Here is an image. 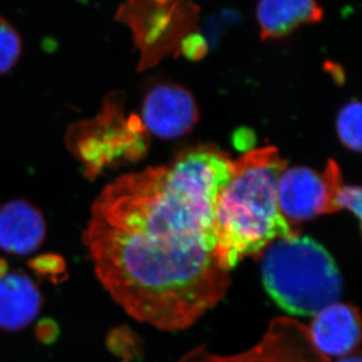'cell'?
I'll list each match as a JSON object with an SVG mask.
<instances>
[{"instance_id":"cell-1","label":"cell","mask_w":362,"mask_h":362,"mask_svg":"<svg viewBox=\"0 0 362 362\" xmlns=\"http://www.w3.org/2000/svg\"><path fill=\"white\" fill-rule=\"evenodd\" d=\"M229 177L224 155L197 149L117 178L93 203L82 242L100 284L136 322L183 331L226 297L231 276L214 255L212 226Z\"/></svg>"},{"instance_id":"cell-2","label":"cell","mask_w":362,"mask_h":362,"mask_svg":"<svg viewBox=\"0 0 362 362\" xmlns=\"http://www.w3.org/2000/svg\"><path fill=\"white\" fill-rule=\"evenodd\" d=\"M284 169L274 148L252 149L233 162L231 177L214 208V255L224 270L230 272L274 240L299 236L278 208L277 182Z\"/></svg>"},{"instance_id":"cell-3","label":"cell","mask_w":362,"mask_h":362,"mask_svg":"<svg viewBox=\"0 0 362 362\" xmlns=\"http://www.w3.org/2000/svg\"><path fill=\"white\" fill-rule=\"evenodd\" d=\"M260 270L267 293L290 315H315L342 293L334 259L310 237L271 243L263 251Z\"/></svg>"},{"instance_id":"cell-4","label":"cell","mask_w":362,"mask_h":362,"mask_svg":"<svg viewBox=\"0 0 362 362\" xmlns=\"http://www.w3.org/2000/svg\"><path fill=\"white\" fill-rule=\"evenodd\" d=\"M144 127L139 119L124 121L119 101L110 99L96 119L73 123L66 134L69 151L85 167L86 177L94 180L103 169L144 153Z\"/></svg>"},{"instance_id":"cell-5","label":"cell","mask_w":362,"mask_h":362,"mask_svg":"<svg viewBox=\"0 0 362 362\" xmlns=\"http://www.w3.org/2000/svg\"><path fill=\"white\" fill-rule=\"evenodd\" d=\"M340 185L341 174L333 161L328 162L324 174L306 167L284 169L277 182L279 211L291 226L328 214L332 196Z\"/></svg>"},{"instance_id":"cell-6","label":"cell","mask_w":362,"mask_h":362,"mask_svg":"<svg viewBox=\"0 0 362 362\" xmlns=\"http://www.w3.org/2000/svg\"><path fill=\"white\" fill-rule=\"evenodd\" d=\"M199 119L195 99L188 89L162 83L148 93L142 106V124L163 140H175L192 129Z\"/></svg>"},{"instance_id":"cell-7","label":"cell","mask_w":362,"mask_h":362,"mask_svg":"<svg viewBox=\"0 0 362 362\" xmlns=\"http://www.w3.org/2000/svg\"><path fill=\"white\" fill-rule=\"evenodd\" d=\"M308 334L322 356H349L361 338L359 312L351 305H329L315 315Z\"/></svg>"},{"instance_id":"cell-8","label":"cell","mask_w":362,"mask_h":362,"mask_svg":"<svg viewBox=\"0 0 362 362\" xmlns=\"http://www.w3.org/2000/svg\"><path fill=\"white\" fill-rule=\"evenodd\" d=\"M47 226L40 209L13 199L0 206V249L14 256H28L40 249Z\"/></svg>"},{"instance_id":"cell-9","label":"cell","mask_w":362,"mask_h":362,"mask_svg":"<svg viewBox=\"0 0 362 362\" xmlns=\"http://www.w3.org/2000/svg\"><path fill=\"white\" fill-rule=\"evenodd\" d=\"M42 305L38 285L28 274L14 271L0 279V329H24L38 317Z\"/></svg>"},{"instance_id":"cell-10","label":"cell","mask_w":362,"mask_h":362,"mask_svg":"<svg viewBox=\"0 0 362 362\" xmlns=\"http://www.w3.org/2000/svg\"><path fill=\"white\" fill-rule=\"evenodd\" d=\"M322 8L317 0H259L257 21L263 39L281 38L301 25L317 23Z\"/></svg>"},{"instance_id":"cell-11","label":"cell","mask_w":362,"mask_h":362,"mask_svg":"<svg viewBox=\"0 0 362 362\" xmlns=\"http://www.w3.org/2000/svg\"><path fill=\"white\" fill-rule=\"evenodd\" d=\"M337 132L342 144L351 151H361V103L351 101L339 113Z\"/></svg>"},{"instance_id":"cell-12","label":"cell","mask_w":362,"mask_h":362,"mask_svg":"<svg viewBox=\"0 0 362 362\" xmlns=\"http://www.w3.org/2000/svg\"><path fill=\"white\" fill-rule=\"evenodd\" d=\"M23 51V41L17 28L0 16V76L17 65Z\"/></svg>"},{"instance_id":"cell-13","label":"cell","mask_w":362,"mask_h":362,"mask_svg":"<svg viewBox=\"0 0 362 362\" xmlns=\"http://www.w3.org/2000/svg\"><path fill=\"white\" fill-rule=\"evenodd\" d=\"M28 267L37 277L49 283H64L69 279V269L65 258L55 252L41 253L28 260Z\"/></svg>"},{"instance_id":"cell-14","label":"cell","mask_w":362,"mask_h":362,"mask_svg":"<svg viewBox=\"0 0 362 362\" xmlns=\"http://www.w3.org/2000/svg\"><path fill=\"white\" fill-rule=\"evenodd\" d=\"M349 210L361 222V188L353 185H340L332 196L328 214L340 210Z\"/></svg>"},{"instance_id":"cell-15","label":"cell","mask_w":362,"mask_h":362,"mask_svg":"<svg viewBox=\"0 0 362 362\" xmlns=\"http://www.w3.org/2000/svg\"><path fill=\"white\" fill-rule=\"evenodd\" d=\"M60 333H62V329L54 319H41L38 324L35 325V339L42 345H53L60 337Z\"/></svg>"},{"instance_id":"cell-16","label":"cell","mask_w":362,"mask_h":362,"mask_svg":"<svg viewBox=\"0 0 362 362\" xmlns=\"http://www.w3.org/2000/svg\"><path fill=\"white\" fill-rule=\"evenodd\" d=\"M182 51L185 53V57L196 60L205 54L206 42L201 35H189L188 38L183 40Z\"/></svg>"},{"instance_id":"cell-17","label":"cell","mask_w":362,"mask_h":362,"mask_svg":"<svg viewBox=\"0 0 362 362\" xmlns=\"http://www.w3.org/2000/svg\"><path fill=\"white\" fill-rule=\"evenodd\" d=\"M223 361L230 362V359L223 358ZM290 362H328V360L315 349L312 341H308Z\"/></svg>"},{"instance_id":"cell-18","label":"cell","mask_w":362,"mask_h":362,"mask_svg":"<svg viewBox=\"0 0 362 362\" xmlns=\"http://www.w3.org/2000/svg\"><path fill=\"white\" fill-rule=\"evenodd\" d=\"M255 142L252 137V132L250 130H240L238 133L235 135V144L240 151H252V144Z\"/></svg>"},{"instance_id":"cell-19","label":"cell","mask_w":362,"mask_h":362,"mask_svg":"<svg viewBox=\"0 0 362 362\" xmlns=\"http://www.w3.org/2000/svg\"><path fill=\"white\" fill-rule=\"evenodd\" d=\"M7 274H8V264L6 259L0 257V279H3Z\"/></svg>"},{"instance_id":"cell-20","label":"cell","mask_w":362,"mask_h":362,"mask_svg":"<svg viewBox=\"0 0 362 362\" xmlns=\"http://www.w3.org/2000/svg\"><path fill=\"white\" fill-rule=\"evenodd\" d=\"M339 362H361V358H360L359 356H349V358H345V359H341Z\"/></svg>"}]
</instances>
